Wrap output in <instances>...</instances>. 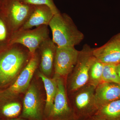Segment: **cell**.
<instances>
[{
  "label": "cell",
  "mask_w": 120,
  "mask_h": 120,
  "mask_svg": "<svg viewBox=\"0 0 120 120\" xmlns=\"http://www.w3.org/2000/svg\"><path fill=\"white\" fill-rule=\"evenodd\" d=\"M0 54V89L8 86L27 64L32 54L25 46L12 44Z\"/></svg>",
  "instance_id": "cell-1"
},
{
  "label": "cell",
  "mask_w": 120,
  "mask_h": 120,
  "mask_svg": "<svg viewBox=\"0 0 120 120\" xmlns=\"http://www.w3.org/2000/svg\"><path fill=\"white\" fill-rule=\"evenodd\" d=\"M49 26L52 31V40L58 47H75L84 38L83 34L66 13L54 15Z\"/></svg>",
  "instance_id": "cell-2"
},
{
  "label": "cell",
  "mask_w": 120,
  "mask_h": 120,
  "mask_svg": "<svg viewBox=\"0 0 120 120\" xmlns=\"http://www.w3.org/2000/svg\"><path fill=\"white\" fill-rule=\"evenodd\" d=\"M95 88L87 83L69 94V100L75 120H88L97 113L98 109L95 100Z\"/></svg>",
  "instance_id": "cell-3"
},
{
  "label": "cell",
  "mask_w": 120,
  "mask_h": 120,
  "mask_svg": "<svg viewBox=\"0 0 120 120\" xmlns=\"http://www.w3.org/2000/svg\"><path fill=\"white\" fill-rule=\"evenodd\" d=\"M92 49L89 45H85L80 51L76 64L68 76L69 94L88 83L89 71L95 58Z\"/></svg>",
  "instance_id": "cell-4"
},
{
  "label": "cell",
  "mask_w": 120,
  "mask_h": 120,
  "mask_svg": "<svg viewBox=\"0 0 120 120\" xmlns=\"http://www.w3.org/2000/svg\"><path fill=\"white\" fill-rule=\"evenodd\" d=\"M34 7L19 0H4L0 10L7 18L8 25L14 33L20 30L27 21Z\"/></svg>",
  "instance_id": "cell-5"
},
{
  "label": "cell",
  "mask_w": 120,
  "mask_h": 120,
  "mask_svg": "<svg viewBox=\"0 0 120 120\" xmlns=\"http://www.w3.org/2000/svg\"><path fill=\"white\" fill-rule=\"evenodd\" d=\"M37 52L38 50L32 55L14 83L8 88L0 91V101L11 99L27 89L39 64Z\"/></svg>",
  "instance_id": "cell-6"
},
{
  "label": "cell",
  "mask_w": 120,
  "mask_h": 120,
  "mask_svg": "<svg viewBox=\"0 0 120 120\" xmlns=\"http://www.w3.org/2000/svg\"><path fill=\"white\" fill-rule=\"evenodd\" d=\"M49 26L43 25L34 29L19 30L13 33L10 45L15 43L25 46L33 55L44 41L49 38Z\"/></svg>",
  "instance_id": "cell-7"
},
{
  "label": "cell",
  "mask_w": 120,
  "mask_h": 120,
  "mask_svg": "<svg viewBox=\"0 0 120 120\" xmlns=\"http://www.w3.org/2000/svg\"><path fill=\"white\" fill-rule=\"evenodd\" d=\"M55 77L57 81V91L49 113V116L52 120H75L67 95L64 79Z\"/></svg>",
  "instance_id": "cell-8"
},
{
  "label": "cell",
  "mask_w": 120,
  "mask_h": 120,
  "mask_svg": "<svg viewBox=\"0 0 120 120\" xmlns=\"http://www.w3.org/2000/svg\"><path fill=\"white\" fill-rule=\"evenodd\" d=\"M79 52L75 47L56 46L54 61V76L62 78L68 76L76 64Z\"/></svg>",
  "instance_id": "cell-9"
},
{
  "label": "cell",
  "mask_w": 120,
  "mask_h": 120,
  "mask_svg": "<svg viewBox=\"0 0 120 120\" xmlns=\"http://www.w3.org/2000/svg\"><path fill=\"white\" fill-rule=\"evenodd\" d=\"M92 52L94 57L103 64H120V33L101 47L93 49Z\"/></svg>",
  "instance_id": "cell-10"
},
{
  "label": "cell",
  "mask_w": 120,
  "mask_h": 120,
  "mask_svg": "<svg viewBox=\"0 0 120 120\" xmlns=\"http://www.w3.org/2000/svg\"><path fill=\"white\" fill-rule=\"evenodd\" d=\"M94 95L98 110L105 105L120 99V84L101 82L95 88Z\"/></svg>",
  "instance_id": "cell-11"
},
{
  "label": "cell",
  "mask_w": 120,
  "mask_h": 120,
  "mask_svg": "<svg viewBox=\"0 0 120 120\" xmlns=\"http://www.w3.org/2000/svg\"><path fill=\"white\" fill-rule=\"evenodd\" d=\"M56 45L50 38L42 43L38 50L41 54L40 67L42 73L48 77L51 75L53 68Z\"/></svg>",
  "instance_id": "cell-12"
},
{
  "label": "cell",
  "mask_w": 120,
  "mask_h": 120,
  "mask_svg": "<svg viewBox=\"0 0 120 120\" xmlns=\"http://www.w3.org/2000/svg\"><path fill=\"white\" fill-rule=\"evenodd\" d=\"M54 15L52 10L46 5H34L30 17L20 30L31 29L43 25L49 26Z\"/></svg>",
  "instance_id": "cell-13"
},
{
  "label": "cell",
  "mask_w": 120,
  "mask_h": 120,
  "mask_svg": "<svg viewBox=\"0 0 120 120\" xmlns=\"http://www.w3.org/2000/svg\"><path fill=\"white\" fill-rule=\"evenodd\" d=\"M23 115L27 118H37L39 115L40 102L37 89L34 86L30 87L23 100Z\"/></svg>",
  "instance_id": "cell-14"
},
{
  "label": "cell",
  "mask_w": 120,
  "mask_h": 120,
  "mask_svg": "<svg viewBox=\"0 0 120 120\" xmlns=\"http://www.w3.org/2000/svg\"><path fill=\"white\" fill-rule=\"evenodd\" d=\"M38 75L44 84L46 95V108L49 113L53 105L54 100L57 91L56 78L55 77L53 79L49 78L42 73H39Z\"/></svg>",
  "instance_id": "cell-15"
},
{
  "label": "cell",
  "mask_w": 120,
  "mask_h": 120,
  "mask_svg": "<svg viewBox=\"0 0 120 120\" xmlns=\"http://www.w3.org/2000/svg\"><path fill=\"white\" fill-rule=\"evenodd\" d=\"M95 115L107 120H120V99L101 107Z\"/></svg>",
  "instance_id": "cell-16"
},
{
  "label": "cell",
  "mask_w": 120,
  "mask_h": 120,
  "mask_svg": "<svg viewBox=\"0 0 120 120\" xmlns=\"http://www.w3.org/2000/svg\"><path fill=\"white\" fill-rule=\"evenodd\" d=\"M21 110L20 104L9 100L0 101V118L1 120L11 119L19 114Z\"/></svg>",
  "instance_id": "cell-17"
},
{
  "label": "cell",
  "mask_w": 120,
  "mask_h": 120,
  "mask_svg": "<svg viewBox=\"0 0 120 120\" xmlns=\"http://www.w3.org/2000/svg\"><path fill=\"white\" fill-rule=\"evenodd\" d=\"M104 64L95 58L89 72L88 84L96 87L102 82Z\"/></svg>",
  "instance_id": "cell-18"
},
{
  "label": "cell",
  "mask_w": 120,
  "mask_h": 120,
  "mask_svg": "<svg viewBox=\"0 0 120 120\" xmlns=\"http://www.w3.org/2000/svg\"><path fill=\"white\" fill-rule=\"evenodd\" d=\"M102 82L120 84V78L116 71V65L104 64L102 73Z\"/></svg>",
  "instance_id": "cell-19"
},
{
  "label": "cell",
  "mask_w": 120,
  "mask_h": 120,
  "mask_svg": "<svg viewBox=\"0 0 120 120\" xmlns=\"http://www.w3.org/2000/svg\"><path fill=\"white\" fill-rule=\"evenodd\" d=\"M24 4L32 5H46L49 7L54 15L60 13L53 0H19Z\"/></svg>",
  "instance_id": "cell-20"
},
{
  "label": "cell",
  "mask_w": 120,
  "mask_h": 120,
  "mask_svg": "<svg viewBox=\"0 0 120 120\" xmlns=\"http://www.w3.org/2000/svg\"><path fill=\"white\" fill-rule=\"evenodd\" d=\"M2 18L0 17V43H6L7 42L10 45L11 38L8 37L9 27Z\"/></svg>",
  "instance_id": "cell-21"
},
{
  "label": "cell",
  "mask_w": 120,
  "mask_h": 120,
  "mask_svg": "<svg viewBox=\"0 0 120 120\" xmlns=\"http://www.w3.org/2000/svg\"><path fill=\"white\" fill-rule=\"evenodd\" d=\"M88 120H107L105 118L100 116L95 115L94 116L90 118Z\"/></svg>",
  "instance_id": "cell-22"
},
{
  "label": "cell",
  "mask_w": 120,
  "mask_h": 120,
  "mask_svg": "<svg viewBox=\"0 0 120 120\" xmlns=\"http://www.w3.org/2000/svg\"><path fill=\"white\" fill-rule=\"evenodd\" d=\"M116 71L118 76L120 78V64L116 65Z\"/></svg>",
  "instance_id": "cell-23"
},
{
  "label": "cell",
  "mask_w": 120,
  "mask_h": 120,
  "mask_svg": "<svg viewBox=\"0 0 120 120\" xmlns=\"http://www.w3.org/2000/svg\"><path fill=\"white\" fill-rule=\"evenodd\" d=\"M4 0H0V9L2 7V4L4 2Z\"/></svg>",
  "instance_id": "cell-24"
},
{
  "label": "cell",
  "mask_w": 120,
  "mask_h": 120,
  "mask_svg": "<svg viewBox=\"0 0 120 120\" xmlns=\"http://www.w3.org/2000/svg\"><path fill=\"white\" fill-rule=\"evenodd\" d=\"M16 120V119H12V118H11V119H6V120Z\"/></svg>",
  "instance_id": "cell-25"
}]
</instances>
